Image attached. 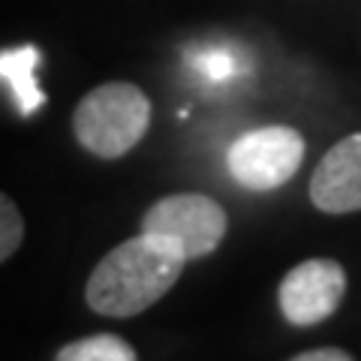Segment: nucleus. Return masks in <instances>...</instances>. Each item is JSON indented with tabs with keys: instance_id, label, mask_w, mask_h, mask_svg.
<instances>
[{
	"instance_id": "obj_5",
	"label": "nucleus",
	"mask_w": 361,
	"mask_h": 361,
	"mask_svg": "<svg viewBox=\"0 0 361 361\" xmlns=\"http://www.w3.org/2000/svg\"><path fill=\"white\" fill-rule=\"evenodd\" d=\"M343 292H346L343 265L319 256L295 265L280 280L277 301L286 322L307 329V325H319L329 316H334V310L341 307Z\"/></svg>"
},
{
	"instance_id": "obj_8",
	"label": "nucleus",
	"mask_w": 361,
	"mask_h": 361,
	"mask_svg": "<svg viewBox=\"0 0 361 361\" xmlns=\"http://www.w3.org/2000/svg\"><path fill=\"white\" fill-rule=\"evenodd\" d=\"M54 361H139V355L118 334H90L61 346Z\"/></svg>"
},
{
	"instance_id": "obj_9",
	"label": "nucleus",
	"mask_w": 361,
	"mask_h": 361,
	"mask_svg": "<svg viewBox=\"0 0 361 361\" xmlns=\"http://www.w3.org/2000/svg\"><path fill=\"white\" fill-rule=\"evenodd\" d=\"M25 241V220L21 211L6 193H0V262L13 256Z\"/></svg>"
},
{
	"instance_id": "obj_1",
	"label": "nucleus",
	"mask_w": 361,
	"mask_h": 361,
	"mask_svg": "<svg viewBox=\"0 0 361 361\" xmlns=\"http://www.w3.org/2000/svg\"><path fill=\"white\" fill-rule=\"evenodd\" d=\"M187 259L163 238L139 232L109 250L87 277L85 298L99 316L127 319L157 304L178 283Z\"/></svg>"
},
{
	"instance_id": "obj_7",
	"label": "nucleus",
	"mask_w": 361,
	"mask_h": 361,
	"mask_svg": "<svg viewBox=\"0 0 361 361\" xmlns=\"http://www.w3.org/2000/svg\"><path fill=\"white\" fill-rule=\"evenodd\" d=\"M42 63V54L37 45H18V49L0 51V82L9 85L21 115H33L42 103L45 94L37 85V66Z\"/></svg>"
},
{
	"instance_id": "obj_4",
	"label": "nucleus",
	"mask_w": 361,
	"mask_h": 361,
	"mask_svg": "<svg viewBox=\"0 0 361 361\" xmlns=\"http://www.w3.org/2000/svg\"><path fill=\"white\" fill-rule=\"evenodd\" d=\"M304 135L292 127H256L232 142L226 163L247 190H277L301 169Z\"/></svg>"
},
{
	"instance_id": "obj_10",
	"label": "nucleus",
	"mask_w": 361,
	"mask_h": 361,
	"mask_svg": "<svg viewBox=\"0 0 361 361\" xmlns=\"http://www.w3.org/2000/svg\"><path fill=\"white\" fill-rule=\"evenodd\" d=\"M193 66L205 78H211V82H226V78H232L235 73H238V61H235L229 51H220V49L205 51V54H196Z\"/></svg>"
},
{
	"instance_id": "obj_6",
	"label": "nucleus",
	"mask_w": 361,
	"mask_h": 361,
	"mask_svg": "<svg viewBox=\"0 0 361 361\" xmlns=\"http://www.w3.org/2000/svg\"><path fill=\"white\" fill-rule=\"evenodd\" d=\"M310 202L325 214L361 211V133L325 151L310 175Z\"/></svg>"
},
{
	"instance_id": "obj_3",
	"label": "nucleus",
	"mask_w": 361,
	"mask_h": 361,
	"mask_svg": "<svg viewBox=\"0 0 361 361\" xmlns=\"http://www.w3.org/2000/svg\"><path fill=\"white\" fill-rule=\"evenodd\" d=\"M226 226L229 220H226L223 205L202 193L163 196L142 217V232L172 244L187 262L217 250Z\"/></svg>"
},
{
	"instance_id": "obj_2",
	"label": "nucleus",
	"mask_w": 361,
	"mask_h": 361,
	"mask_svg": "<svg viewBox=\"0 0 361 361\" xmlns=\"http://www.w3.org/2000/svg\"><path fill=\"white\" fill-rule=\"evenodd\" d=\"M151 127V99L133 82H106L82 97L73 115L78 145L99 157L118 160L145 139Z\"/></svg>"
},
{
	"instance_id": "obj_11",
	"label": "nucleus",
	"mask_w": 361,
	"mask_h": 361,
	"mask_svg": "<svg viewBox=\"0 0 361 361\" xmlns=\"http://www.w3.org/2000/svg\"><path fill=\"white\" fill-rule=\"evenodd\" d=\"M289 361H353V355L346 349H337V346H319V349H307V353H298L295 358Z\"/></svg>"
}]
</instances>
